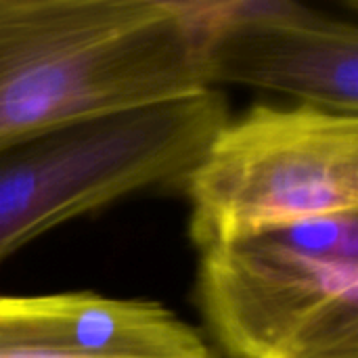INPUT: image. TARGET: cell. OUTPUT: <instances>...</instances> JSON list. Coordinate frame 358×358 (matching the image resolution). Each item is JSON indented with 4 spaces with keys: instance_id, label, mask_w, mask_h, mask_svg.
I'll list each match as a JSON object with an SVG mask.
<instances>
[{
    "instance_id": "6da1fadb",
    "label": "cell",
    "mask_w": 358,
    "mask_h": 358,
    "mask_svg": "<svg viewBox=\"0 0 358 358\" xmlns=\"http://www.w3.org/2000/svg\"><path fill=\"white\" fill-rule=\"evenodd\" d=\"M203 88L178 2L0 0V151Z\"/></svg>"
},
{
    "instance_id": "7a4b0ae2",
    "label": "cell",
    "mask_w": 358,
    "mask_h": 358,
    "mask_svg": "<svg viewBox=\"0 0 358 358\" xmlns=\"http://www.w3.org/2000/svg\"><path fill=\"white\" fill-rule=\"evenodd\" d=\"M195 296L229 358H358V212L199 250Z\"/></svg>"
},
{
    "instance_id": "3957f363",
    "label": "cell",
    "mask_w": 358,
    "mask_h": 358,
    "mask_svg": "<svg viewBox=\"0 0 358 358\" xmlns=\"http://www.w3.org/2000/svg\"><path fill=\"white\" fill-rule=\"evenodd\" d=\"M231 117L220 88L52 128L0 151V266L50 229L182 187Z\"/></svg>"
},
{
    "instance_id": "277c9868",
    "label": "cell",
    "mask_w": 358,
    "mask_h": 358,
    "mask_svg": "<svg viewBox=\"0 0 358 358\" xmlns=\"http://www.w3.org/2000/svg\"><path fill=\"white\" fill-rule=\"evenodd\" d=\"M180 189L197 250L358 212V115L254 105L218 128Z\"/></svg>"
},
{
    "instance_id": "5b68a950",
    "label": "cell",
    "mask_w": 358,
    "mask_h": 358,
    "mask_svg": "<svg viewBox=\"0 0 358 358\" xmlns=\"http://www.w3.org/2000/svg\"><path fill=\"white\" fill-rule=\"evenodd\" d=\"M208 88L254 86L358 115L357 23L298 2H178Z\"/></svg>"
},
{
    "instance_id": "8992f818",
    "label": "cell",
    "mask_w": 358,
    "mask_h": 358,
    "mask_svg": "<svg viewBox=\"0 0 358 358\" xmlns=\"http://www.w3.org/2000/svg\"><path fill=\"white\" fill-rule=\"evenodd\" d=\"M0 352L90 358H210L203 336L153 300L94 292L0 296Z\"/></svg>"
},
{
    "instance_id": "52a82bcc",
    "label": "cell",
    "mask_w": 358,
    "mask_h": 358,
    "mask_svg": "<svg viewBox=\"0 0 358 358\" xmlns=\"http://www.w3.org/2000/svg\"><path fill=\"white\" fill-rule=\"evenodd\" d=\"M0 358H90L76 357V355H63V352H0ZM210 358H218L216 355Z\"/></svg>"
}]
</instances>
